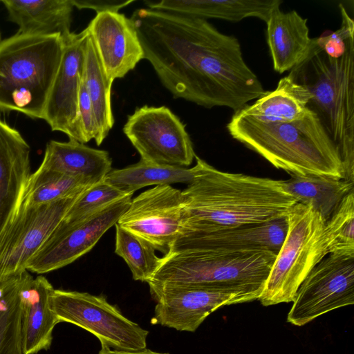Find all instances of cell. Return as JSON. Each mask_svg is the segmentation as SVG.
I'll use <instances>...</instances> for the list:
<instances>
[{
    "label": "cell",
    "instance_id": "6da1fadb",
    "mask_svg": "<svg viewBox=\"0 0 354 354\" xmlns=\"http://www.w3.org/2000/svg\"><path fill=\"white\" fill-rule=\"evenodd\" d=\"M130 19L144 59L174 98L236 112L265 92L239 39L206 19L148 8L136 9Z\"/></svg>",
    "mask_w": 354,
    "mask_h": 354
},
{
    "label": "cell",
    "instance_id": "7a4b0ae2",
    "mask_svg": "<svg viewBox=\"0 0 354 354\" xmlns=\"http://www.w3.org/2000/svg\"><path fill=\"white\" fill-rule=\"evenodd\" d=\"M195 159L182 191L187 212L183 235L270 222L286 217L297 203L283 180L225 172Z\"/></svg>",
    "mask_w": 354,
    "mask_h": 354
},
{
    "label": "cell",
    "instance_id": "3957f363",
    "mask_svg": "<svg viewBox=\"0 0 354 354\" xmlns=\"http://www.w3.org/2000/svg\"><path fill=\"white\" fill-rule=\"evenodd\" d=\"M227 129L234 139L290 175L344 178L338 149L310 109L288 122H261L234 112Z\"/></svg>",
    "mask_w": 354,
    "mask_h": 354
},
{
    "label": "cell",
    "instance_id": "277c9868",
    "mask_svg": "<svg viewBox=\"0 0 354 354\" xmlns=\"http://www.w3.org/2000/svg\"><path fill=\"white\" fill-rule=\"evenodd\" d=\"M289 75L310 93L307 107L338 149L343 180L354 183V38L339 58L327 55L312 39L306 57Z\"/></svg>",
    "mask_w": 354,
    "mask_h": 354
},
{
    "label": "cell",
    "instance_id": "5b68a950",
    "mask_svg": "<svg viewBox=\"0 0 354 354\" xmlns=\"http://www.w3.org/2000/svg\"><path fill=\"white\" fill-rule=\"evenodd\" d=\"M60 35H15L0 41V111L43 119L63 53Z\"/></svg>",
    "mask_w": 354,
    "mask_h": 354
},
{
    "label": "cell",
    "instance_id": "8992f818",
    "mask_svg": "<svg viewBox=\"0 0 354 354\" xmlns=\"http://www.w3.org/2000/svg\"><path fill=\"white\" fill-rule=\"evenodd\" d=\"M277 254L270 250H170L160 258L158 268L147 283L263 290Z\"/></svg>",
    "mask_w": 354,
    "mask_h": 354
},
{
    "label": "cell",
    "instance_id": "52a82bcc",
    "mask_svg": "<svg viewBox=\"0 0 354 354\" xmlns=\"http://www.w3.org/2000/svg\"><path fill=\"white\" fill-rule=\"evenodd\" d=\"M286 218L284 240L258 299L263 306L293 301L310 271L329 254L326 221L312 205L297 203Z\"/></svg>",
    "mask_w": 354,
    "mask_h": 354
},
{
    "label": "cell",
    "instance_id": "ba28073f",
    "mask_svg": "<svg viewBox=\"0 0 354 354\" xmlns=\"http://www.w3.org/2000/svg\"><path fill=\"white\" fill-rule=\"evenodd\" d=\"M51 306L59 323H71L91 333L102 348L131 352L147 348L149 331L125 317L103 295L54 289Z\"/></svg>",
    "mask_w": 354,
    "mask_h": 354
},
{
    "label": "cell",
    "instance_id": "9c48e42d",
    "mask_svg": "<svg viewBox=\"0 0 354 354\" xmlns=\"http://www.w3.org/2000/svg\"><path fill=\"white\" fill-rule=\"evenodd\" d=\"M156 301L151 324L194 332L221 307L258 300L262 289L222 288L198 284L149 285Z\"/></svg>",
    "mask_w": 354,
    "mask_h": 354
},
{
    "label": "cell",
    "instance_id": "30bf717a",
    "mask_svg": "<svg viewBox=\"0 0 354 354\" xmlns=\"http://www.w3.org/2000/svg\"><path fill=\"white\" fill-rule=\"evenodd\" d=\"M123 132L141 160L187 167L195 158L185 124L165 106L137 108L128 116Z\"/></svg>",
    "mask_w": 354,
    "mask_h": 354
},
{
    "label": "cell",
    "instance_id": "8fae6325",
    "mask_svg": "<svg viewBox=\"0 0 354 354\" xmlns=\"http://www.w3.org/2000/svg\"><path fill=\"white\" fill-rule=\"evenodd\" d=\"M116 223L165 255L185 230L182 191L170 185L147 189L131 200Z\"/></svg>",
    "mask_w": 354,
    "mask_h": 354
},
{
    "label": "cell",
    "instance_id": "7c38bea8",
    "mask_svg": "<svg viewBox=\"0 0 354 354\" xmlns=\"http://www.w3.org/2000/svg\"><path fill=\"white\" fill-rule=\"evenodd\" d=\"M328 255L301 282L287 322L303 326L330 311L354 304V255Z\"/></svg>",
    "mask_w": 354,
    "mask_h": 354
},
{
    "label": "cell",
    "instance_id": "4fadbf2b",
    "mask_svg": "<svg viewBox=\"0 0 354 354\" xmlns=\"http://www.w3.org/2000/svg\"><path fill=\"white\" fill-rule=\"evenodd\" d=\"M132 194L73 223L62 221L28 261L26 270L45 274L71 264L88 252L129 207Z\"/></svg>",
    "mask_w": 354,
    "mask_h": 354
},
{
    "label": "cell",
    "instance_id": "5bb4252c",
    "mask_svg": "<svg viewBox=\"0 0 354 354\" xmlns=\"http://www.w3.org/2000/svg\"><path fill=\"white\" fill-rule=\"evenodd\" d=\"M79 195L39 206L19 207L0 239V281L26 270L28 261L62 221Z\"/></svg>",
    "mask_w": 354,
    "mask_h": 354
},
{
    "label": "cell",
    "instance_id": "9a60e30c",
    "mask_svg": "<svg viewBox=\"0 0 354 354\" xmlns=\"http://www.w3.org/2000/svg\"><path fill=\"white\" fill-rule=\"evenodd\" d=\"M86 28L62 37L61 62L46 103L43 119L52 131L84 143L78 117V98L82 81L86 39Z\"/></svg>",
    "mask_w": 354,
    "mask_h": 354
},
{
    "label": "cell",
    "instance_id": "2e32d148",
    "mask_svg": "<svg viewBox=\"0 0 354 354\" xmlns=\"http://www.w3.org/2000/svg\"><path fill=\"white\" fill-rule=\"evenodd\" d=\"M108 78L124 77L144 59L138 33L130 18L119 12L96 13L86 27Z\"/></svg>",
    "mask_w": 354,
    "mask_h": 354
},
{
    "label": "cell",
    "instance_id": "e0dca14e",
    "mask_svg": "<svg viewBox=\"0 0 354 354\" xmlns=\"http://www.w3.org/2000/svg\"><path fill=\"white\" fill-rule=\"evenodd\" d=\"M53 290L45 277L33 278L28 270L21 272L19 298L23 354H37L50 348L53 331L59 323L51 306Z\"/></svg>",
    "mask_w": 354,
    "mask_h": 354
},
{
    "label": "cell",
    "instance_id": "ac0fdd59",
    "mask_svg": "<svg viewBox=\"0 0 354 354\" xmlns=\"http://www.w3.org/2000/svg\"><path fill=\"white\" fill-rule=\"evenodd\" d=\"M286 230V217L261 224L223 227L208 232L183 235L175 241L170 250H270L277 253L284 240Z\"/></svg>",
    "mask_w": 354,
    "mask_h": 354
},
{
    "label": "cell",
    "instance_id": "d6986e66",
    "mask_svg": "<svg viewBox=\"0 0 354 354\" xmlns=\"http://www.w3.org/2000/svg\"><path fill=\"white\" fill-rule=\"evenodd\" d=\"M30 147L0 119V239L12 223L30 175Z\"/></svg>",
    "mask_w": 354,
    "mask_h": 354
},
{
    "label": "cell",
    "instance_id": "ffe728a7",
    "mask_svg": "<svg viewBox=\"0 0 354 354\" xmlns=\"http://www.w3.org/2000/svg\"><path fill=\"white\" fill-rule=\"evenodd\" d=\"M266 23L274 71L280 74L291 71L306 57L312 44L307 19L295 10L284 12L277 6Z\"/></svg>",
    "mask_w": 354,
    "mask_h": 354
},
{
    "label": "cell",
    "instance_id": "44dd1931",
    "mask_svg": "<svg viewBox=\"0 0 354 354\" xmlns=\"http://www.w3.org/2000/svg\"><path fill=\"white\" fill-rule=\"evenodd\" d=\"M111 166L108 151L69 140H50L39 167L80 178L92 186L104 179L112 170Z\"/></svg>",
    "mask_w": 354,
    "mask_h": 354
},
{
    "label": "cell",
    "instance_id": "7402d4cb",
    "mask_svg": "<svg viewBox=\"0 0 354 354\" xmlns=\"http://www.w3.org/2000/svg\"><path fill=\"white\" fill-rule=\"evenodd\" d=\"M280 0H161L145 1L148 8L206 19L238 22L257 17L266 22Z\"/></svg>",
    "mask_w": 354,
    "mask_h": 354
},
{
    "label": "cell",
    "instance_id": "603a6c76",
    "mask_svg": "<svg viewBox=\"0 0 354 354\" xmlns=\"http://www.w3.org/2000/svg\"><path fill=\"white\" fill-rule=\"evenodd\" d=\"M8 12V20L25 35H60L71 31L73 6L71 0H39L1 1Z\"/></svg>",
    "mask_w": 354,
    "mask_h": 354
},
{
    "label": "cell",
    "instance_id": "cb8c5ba5",
    "mask_svg": "<svg viewBox=\"0 0 354 354\" xmlns=\"http://www.w3.org/2000/svg\"><path fill=\"white\" fill-rule=\"evenodd\" d=\"M311 97L307 88L288 74L279 81L274 90L265 91L253 104L236 112L261 122H288L307 113Z\"/></svg>",
    "mask_w": 354,
    "mask_h": 354
},
{
    "label": "cell",
    "instance_id": "d4e9b609",
    "mask_svg": "<svg viewBox=\"0 0 354 354\" xmlns=\"http://www.w3.org/2000/svg\"><path fill=\"white\" fill-rule=\"evenodd\" d=\"M286 190L304 205H310L327 221L354 183L343 179L318 175H290L283 180Z\"/></svg>",
    "mask_w": 354,
    "mask_h": 354
},
{
    "label": "cell",
    "instance_id": "484cf974",
    "mask_svg": "<svg viewBox=\"0 0 354 354\" xmlns=\"http://www.w3.org/2000/svg\"><path fill=\"white\" fill-rule=\"evenodd\" d=\"M82 81L91 101L98 128L100 145L114 124L111 90L113 82L106 76L96 48L88 32L86 39Z\"/></svg>",
    "mask_w": 354,
    "mask_h": 354
},
{
    "label": "cell",
    "instance_id": "4316f807",
    "mask_svg": "<svg viewBox=\"0 0 354 354\" xmlns=\"http://www.w3.org/2000/svg\"><path fill=\"white\" fill-rule=\"evenodd\" d=\"M191 168L158 165L140 160L124 168L112 169L104 180L126 195L149 185L189 183Z\"/></svg>",
    "mask_w": 354,
    "mask_h": 354
},
{
    "label": "cell",
    "instance_id": "83f0119b",
    "mask_svg": "<svg viewBox=\"0 0 354 354\" xmlns=\"http://www.w3.org/2000/svg\"><path fill=\"white\" fill-rule=\"evenodd\" d=\"M88 185L82 179L39 167L30 174L19 207H35L76 196Z\"/></svg>",
    "mask_w": 354,
    "mask_h": 354
},
{
    "label": "cell",
    "instance_id": "f1b7e54d",
    "mask_svg": "<svg viewBox=\"0 0 354 354\" xmlns=\"http://www.w3.org/2000/svg\"><path fill=\"white\" fill-rule=\"evenodd\" d=\"M21 274L0 281V354H23L19 298Z\"/></svg>",
    "mask_w": 354,
    "mask_h": 354
},
{
    "label": "cell",
    "instance_id": "f546056e",
    "mask_svg": "<svg viewBox=\"0 0 354 354\" xmlns=\"http://www.w3.org/2000/svg\"><path fill=\"white\" fill-rule=\"evenodd\" d=\"M115 227V254L126 262L134 280L147 283L158 268L160 258L152 246L117 223Z\"/></svg>",
    "mask_w": 354,
    "mask_h": 354
},
{
    "label": "cell",
    "instance_id": "4dcf8cb0",
    "mask_svg": "<svg viewBox=\"0 0 354 354\" xmlns=\"http://www.w3.org/2000/svg\"><path fill=\"white\" fill-rule=\"evenodd\" d=\"M326 225L332 239L329 254L354 255V191L344 196Z\"/></svg>",
    "mask_w": 354,
    "mask_h": 354
},
{
    "label": "cell",
    "instance_id": "1f68e13d",
    "mask_svg": "<svg viewBox=\"0 0 354 354\" xmlns=\"http://www.w3.org/2000/svg\"><path fill=\"white\" fill-rule=\"evenodd\" d=\"M124 196L125 194L103 180L81 192L62 221L64 223L79 221Z\"/></svg>",
    "mask_w": 354,
    "mask_h": 354
},
{
    "label": "cell",
    "instance_id": "d6a6232c",
    "mask_svg": "<svg viewBox=\"0 0 354 354\" xmlns=\"http://www.w3.org/2000/svg\"><path fill=\"white\" fill-rule=\"evenodd\" d=\"M339 8L342 18L339 28L333 32H324L315 38L317 47L332 58L342 57L346 52L348 41L354 38V21L342 3Z\"/></svg>",
    "mask_w": 354,
    "mask_h": 354
},
{
    "label": "cell",
    "instance_id": "836d02e7",
    "mask_svg": "<svg viewBox=\"0 0 354 354\" xmlns=\"http://www.w3.org/2000/svg\"><path fill=\"white\" fill-rule=\"evenodd\" d=\"M78 117L84 144L91 140H98V128L96 118L86 87L82 81L78 98Z\"/></svg>",
    "mask_w": 354,
    "mask_h": 354
},
{
    "label": "cell",
    "instance_id": "e575fe53",
    "mask_svg": "<svg viewBox=\"0 0 354 354\" xmlns=\"http://www.w3.org/2000/svg\"><path fill=\"white\" fill-rule=\"evenodd\" d=\"M133 1V0H71L74 8L78 9H92L96 13L106 11L118 12L120 9L129 6Z\"/></svg>",
    "mask_w": 354,
    "mask_h": 354
},
{
    "label": "cell",
    "instance_id": "d590c367",
    "mask_svg": "<svg viewBox=\"0 0 354 354\" xmlns=\"http://www.w3.org/2000/svg\"><path fill=\"white\" fill-rule=\"evenodd\" d=\"M99 354H169L167 353H158L155 351H152L149 349H147V348L138 351H131V352H126V351H111L109 348H101L100 351L99 352Z\"/></svg>",
    "mask_w": 354,
    "mask_h": 354
},
{
    "label": "cell",
    "instance_id": "8d00e7d4",
    "mask_svg": "<svg viewBox=\"0 0 354 354\" xmlns=\"http://www.w3.org/2000/svg\"><path fill=\"white\" fill-rule=\"evenodd\" d=\"M0 41H1V33H0Z\"/></svg>",
    "mask_w": 354,
    "mask_h": 354
}]
</instances>
